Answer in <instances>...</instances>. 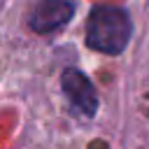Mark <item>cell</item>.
<instances>
[{
	"label": "cell",
	"mask_w": 149,
	"mask_h": 149,
	"mask_svg": "<svg viewBox=\"0 0 149 149\" xmlns=\"http://www.w3.org/2000/svg\"><path fill=\"white\" fill-rule=\"evenodd\" d=\"M61 84H63V91L70 100V105L84 114V116H93L95 109H98V98H95V88L93 84L88 81V77L74 68H68L61 77Z\"/></svg>",
	"instance_id": "7a4b0ae2"
},
{
	"label": "cell",
	"mask_w": 149,
	"mask_h": 149,
	"mask_svg": "<svg viewBox=\"0 0 149 149\" xmlns=\"http://www.w3.org/2000/svg\"><path fill=\"white\" fill-rule=\"evenodd\" d=\"M130 40V19L123 9L100 5L91 12L86 26V42L102 54H119Z\"/></svg>",
	"instance_id": "6da1fadb"
},
{
	"label": "cell",
	"mask_w": 149,
	"mask_h": 149,
	"mask_svg": "<svg viewBox=\"0 0 149 149\" xmlns=\"http://www.w3.org/2000/svg\"><path fill=\"white\" fill-rule=\"evenodd\" d=\"M72 19V2L70 0H40L28 19L35 33H51L65 26Z\"/></svg>",
	"instance_id": "3957f363"
}]
</instances>
